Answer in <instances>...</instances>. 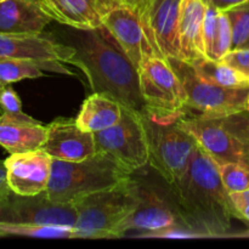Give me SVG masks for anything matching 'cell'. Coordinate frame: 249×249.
<instances>
[{
	"label": "cell",
	"instance_id": "23",
	"mask_svg": "<svg viewBox=\"0 0 249 249\" xmlns=\"http://www.w3.org/2000/svg\"><path fill=\"white\" fill-rule=\"evenodd\" d=\"M29 236L46 238H84L83 233L71 226H39L0 221V237Z\"/></svg>",
	"mask_w": 249,
	"mask_h": 249
},
{
	"label": "cell",
	"instance_id": "24",
	"mask_svg": "<svg viewBox=\"0 0 249 249\" xmlns=\"http://www.w3.org/2000/svg\"><path fill=\"white\" fill-rule=\"evenodd\" d=\"M48 71L41 63L21 58L1 57L0 56V85H11L22 79H34L44 75Z\"/></svg>",
	"mask_w": 249,
	"mask_h": 249
},
{
	"label": "cell",
	"instance_id": "6",
	"mask_svg": "<svg viewBox=\"0 0 249 249\" xmlns=\"http://www.w3.org/2000/svg\"><path fill=\"white\" fill-rule=\"evenodd\" d=\"M138 71L147 118L167 123L186 116V91L167 57L150 56Z\"/></svg>",
	"mask_w": 249,
	"mask_h": 249
},
{
	"label": "cell",
	"instance_id": "7",
	"mask_svg": "<svg viewBox=\"0 0 249 249\" xmlns=\"http://www.w3.org/2000/svg\"><path fill=\"white\" fill-rule=\"evenodd\" d=\"M181 80L187 96V111L197 116L221 117L247 109L249 88H224L208 82L190 62L167 57Z\"/></svg>",
	"mask_w": 249,
	"mask_h": 249
},
{
	"label": "cell",
	"instance_id": "35",
	"mask_svg": "<svg viewBox=\"0 0 249 249\" xmlns=\"http://www.w3.org/2000/svg\"><path fill=\"white\" fill-rule=\"evenodd\" d=\"M231 237H243V238H249V229L246 231H242V232H238V233H232Z\"/></svg>",
	"mask_w": 249,
	"mask_h": 249
},
{
	"label": "cell",
	"instance_id": "4",
	"mask_svg": "<svg viewBox=\"0 0 249 249\" xmlns=\"http://www.w3.org/2000/svg\"><path fill=\"white\" fill-rule=\"evenodd\" d=\"M77 209L74 228L84 238L121 237V228L138 206V180L126 181L73 202Z\"/></svg>",
	"mask_w": 249,
	"mask_h": 249
},
{
	"label": "cell",
	"instance_id": "39",
	"mask_svg": "<svg viewBox=\"0 0 249 249\" xmlns=\"http://www.w3.org/2000/svg\"><path fill=\"white\" fill-rule=\"evenodd\" d=\"M0 88H1V85H0Z\"/></svg>",
	"mask_w": 249,
	"mask_h": 249
},
{
	"label": "cell",
	"instance_id": "22",
	"mask_svg": "<svg viewBox=\"0 0 249 249\" xmlns=\"http://www.w3.org/2000/svg\"><path fill=\"white\" fill-rule=\"evenodd\" d=\"M190 63L202 78L219 87L249 88V77L223 61L201 56Z\"/></svg>",
	"mask_w": 249,
	"mask_h": 249
},
{
	"label": "cell",
	"instance_id": "31",
	"mask_svg": "<svg viewBox=\"0 0 249 249\" xmlns=\"http://www.w3.org/2000/svg\"><path fill=\"white\" fill-rule=\"evenodd\" d=\"M230 199L235 212V218L249 225V189L240 192H231Z\"/></svg>",
	"mask_w": 249,
	"mask_h": 249
},
{
	"label": "cell",
	"instance_id": "14",
	"mask_svg": "<svg viewBox=\"0 0 249 249\" xmlns=\"http://www.w3.org/2000/svg\"><path fill=\"white\" fill-rule=\"evenodd\" d=\"M53 160L41 148L10 155L4 162L7 182L12 192L19 196H34L46 191Z\"/></svg>",
	"mask_w": 249,
	"mask_h": 249
},
{
	"label": "cell",
	"instance_id": "27",
	"mask_svg": "<svg viewBox=\"0 0 249 249\" xmlns=\"http://www.w3.org/2000/svg\"><path fill=\"white\" fill-rule=\"evenodd\" d=\"M230 50H232V31L229 17L224 10L219 9L218 29H216L215 44H214L213 60H221Z\"/></svg>",
	"mask_w": 249,
	"mask_h": 249
},
{
	"label": "cell",
	"instance_id": "34",
	"mask_svg": "<svg viewBox=\"0 0 249 249\" xmlns=\"http://www.w3.org/2000/svg\"><path fill=\"white\" fill-rule=\"evenodd\" d=\"M123 1L125 2V4L133 6L134 9L138 10L139 15H140L141 12H142V10H143V7H145V4L147 0H123Z\"/></svg>",
	"mask_w": 249,
	"mask_h": 249
},
{
	"label": "cell",
	"instance_id": "12",
	"mask_svg": "<svg viewBox=\"0 0 249 249\" xmlns=\"http://www.w3.org/2000/svg\"><path fill=\"white\" fill-rule=\"evenodd\" d=\"M77 209L74 203H61L48 197L45 191L34 196H11L0 206V221L39 226L74 228Z\"/></svg>",
	"mask_w": 249,
	"mask_h": 249
},
{
	"label": "cell",
	"instance_id": "16",
	"mask_svg": "<svg viewBox=\"0 0 249 249\" xmlns=\"http://www.w3.org/2000/svg\"><path fill=\"white\" fill-rule=\"evenodd\" d=\"M45 143L41 150L53 160L79 162L97 152L95 134L78 126L73 118L60 117L46 125Z\"/></svg>",
	"mask_w": 249,
	"mask_h": 249
},
{
	"label": "cell",
	"instance_id": "37",
	"mask_svg": "<svg viewBox=\"0 0 249 249\" xmlns=\"http://www.w3.org/2000/svg\"><path fill=\"white\" fill-rule=\"evenodd\" d=\"M246 48H249V41H248V44H247V46H246Z\"/></svg>",
	"mask_w": 249,
	"mask_h": 249
},
{
	"label": "cell",
	"instance_id": "13",
	"mask_svg": "<svg viewBox=\"0 0 249 249\" xmlns=\"http://www.w3.org/2000/svg\"><path fill=\"white\" fill-rule=\"evenodd\" d=\"M102 27L136 68L140 67L143 60L157 55L146 34L138 10L130 5L122 4L112 9L102 18Z\"/></svg>",
	"mask_w": 249,
	"mask_h": 249
},
{
	"label": "cell",
	"instance_id": "1",
	"mask_svg": "<svg viewBox=\"0 0 249 249\" xmlns=\"http://www.w3.org/2000/svg\"><path fill=\"white\" fill-rule=\"evenodd\" d=\"M168 186L182 223L199 238L232 236L235 212L230 194L216 163L201 146H197L185 174Z\"/></svg>",
	"mask_w": 249,
	"mask_h": 249
},
{
	"label": "cell",
	"instance_id": "28",
	"mask_svg": "<svg viewBox=\"0 0 249 249\" xmlns=\"http://www.w3.org/2000/svg\"><path fill=\"white\" fill-rule=\"evenodd\" d=\"M218 7L208 4V9L206 12V18L203 24V43H204V55L212 58L215 44L216 29H218Z\"/></svg>",
	"mask_w": 249,
	"mask_h": 249
},
{
	"label": "cell",
	"instance_id": "38",
	"mask_svg": "<svg viewBox=\"0 0 249 249\" xmlns=\"http://www.w3.org/2000/svg\"><path fill=\"white\" fill-rule=\"evenodd\" d=\"M1 1H4V0H0V2H1Z\"/></svg>",
	"mask_w": 249,
	"mask_h": 249
},
{
	"label": "cell",
	"instance_id": "18",
	"mask_svg": "<svg viewBox=\"0 0 249 249\" xmlns=\"http://www.w3.org/2000/svg\"><path fill=\"white\" fill-rule=\"evenodd\" d=\"M208 2L206 0H181L178 17L179 58L192 62L204 55L203 24Z\"/></svg>",
	"mask_w": 249,
	"mask_h": 249
},
{
	"label": "cell",
	"instance_id": "5",
	"mask_svg": "<svg viewBox=\"0 0 249 249\" xmlns=\"http://www.w3.org/2000/svg\"><path fill=\"white\" fill-rule=\"evenodd\" d=\"M179 124L216 164L225 162L249 163V111L221 117L186 116Z\"/></svg>",
	"mask_w": 249,
	"mask_h": 249
},
{
	"label": "cell",
	"instance_id": "32",
	"mask_svg": "<svg viewBox=\"0 0 249 249\" xmlns=\"http://www.w3.org/2000/svg\"><path fill=\"white\" fill-rule=\"evenodd\" d=\"M12 190L10 189L9 182H7L6 167H5L4 160H0V206L11 196Z\"/></svg>",
	"mask_w": 249,
	"mask_h": 249
},
{
	"label": "cell",
	"instance_id": "21",
	"mask_svg": "<svg viewBox=\"0 0 249 249\" xmlns=\"http://www.w3.org/2000/svg\"><path fill=\"white\" fill-rule=\"evenodd\" d=\"M122 108L123 106L114 97L104 92H92L83 102L75 122L83 130L99 133L121 121Z\"/></svg>",
	"mask_w": 249,
	"mask_h": 249
},
{
	"label": "cell",
	"instance_id": "9",
	"mask_svg": "<svg viewBox=\"0 0 249 249\" xmlns=\"http://www.w3.org/2000/svg\"><path fill=\"white\" fill-rule=\"evenodd\" d=\"M150 141L148 164L168 185L174 184L185 174L192 160L196 139L179 124V119L160 123L146 118Z\"/></svg>",
	"mask_w": 249,
	"mask_h": 249
},
{
	"label": "cell",
	"instance_id": "25",
	"mask_svg": "<svg viewBox=\"0 0 249 249\" xmlns=\"http://www.w3.org/2000/svg\"><path fill=\"white\" fill-rule=\"evenodd\" d=\"M224 11L232 31V50L246 48L249 41V1L233 5Z\"/></svg>",
	"mask_w": 249,
	"mask_h": 249
},
{
	"label": "cell",
	"instance_id": "8",
	"mask_svg": "<svg viewBox=\"0 0 249 249\" xmlns=\"http://www.w3.org/2000/svg\"><path fill=\"white\" fill-rule=\"evenodd\" d=\"M147 117L123 106L116 125L95 133L97 152L112 156L129 174L141 169L150 160Z\"/></svg>",
	"mask_w": 249,
	"mask_h": 249
},
{
	"label": "cell",
	"instance_id": "15",
	"mask_svg": "<svg viewBox=\"0 0 249 249\" xmlns=\"http://www.w3.org/2000/svg\"><path fill=\"white\" fill-rule=\"evenodd\" d=\"M181 0H147L140 14L146 34L156 53L179 58L178 17Z\"/></svg>",
	"mask_w": 249,
	"mask_h": 249
},
{
	"label": "cell",
	"instance_id": "10",
	"mask_svg": "<svg viewBox=\"0 0 249 249\" xmlns=\"http://www.w3.org/2000/svg\"><path fill=\"white\" fill-rule=\"evenodd\" d=\"M177 226H185V224L180 218L169 189L165 192L160 191L153 185L138 180V206L122 225L121 237L128 231L140 232L136 235L138 237H151Z\"/></svg>",
	"mask_w": 249,
	"mask_h": 249
},
{
	"label": "cell",
	"instance_id": "2",
	"mask_svg": "<svg viewBox=\"0 0 249 249\" xmlns=\"http://www.w3.org/2000/svg\"><path fill=\"white\" fill-rule=\"evenodd\" d=\"M75 55L70 65L77 66L87 77L92 92L114 97L122 106L146 114L139 71L104 27L75 29Z\"/></svg>",
	"mask_w": 249,
	"mask_h": 249
},
{
	"label": "cell",
	"instance_id": "33",
	"mask_svg": "<svg viewBox=\"0 0 249 249\" xmlns=\"http://www.w3.org/2000/svg\"><path fill=\"white\" fill-rule=\"evenodd\" d=\"M206 1L208 2V4L213 5V6L218 7V9L225 10V9H228V7L233 6V5L249 1V0H206Z\"/></svg>",
	"mask_w": 249,
	"mask_h": 249
},
{
	"label": "cell",
	"instance_id": "19",
	"mask_svg": "<svg viewBox=\"0 0 249 249\" xmlns=\"http://www.w3.org/2000/svg\"><path fill=\"white\" fill-rule=\"evenodd\" d=\"M46 134V126L28 114H0V146L10 155L39 150L45 143Z\"/></svg>",
	"mask_w": 249,
	"mask_h": 249
},
{
	"label": "cell",
	"instance_id": "11",
	"mask_svg": "<svg viewBox=\"0 0 249 249\" xmlns=\"http://www.w3.org/2000/svg\"><path fill=\"white\" fill-rule=\"evenodd\" d=\"M75 49L55 40L49 34L0 33V56L41 63L49 72L74 74L65 63L74 57Z\"/></svg>",
	"mask_w": 249,
	"mask_h": 249
},
{
	"label": "cell",
	"instance_id": "29",
	"mask_svg": "<svg viewBox=\"0 0 249 249\" xmlns=\"http://www.w3.org/2000/svg\"><path fill=\"white\" fill-rule=\"evenodd\" d=\"M0 113L18 116L24 113L22 111V102L17 92L11 85H4L0 88Z\"/></svg>",
	"mask_w": 249,
	"mask_h": 249
},
{
	"label": "cell",
	"instance_id": "30",
	"mask_svg": "<svg viewBox=\"0 0 249 249\" xmlns=\"http://www.w3.org/2000/svg\"><path fill=\"white\" fill-rule=\"evenodd\" d=\"M220 61L249 77V48L230 50Z\"/></svg>",
	"mask_w": 249,
	"mask_h": 249
},
{
	"label": "cell",
	"instance_id": "36",
	"mask_svg": "<svg viewBox=\"0 0 249 249\" xmlns=\"http://www.w3.org/2000/svg\"><path fill=\"white\" fill-rule=\"evenodd\" d=\"M247 109L249 111V96H248V104H247Z\"/></svg>",
	"mask_w": 249,
	"mask_h": 249
},
{
	"label": "cell",
	"instance_id": "3",
	"mask_svg": "<svg viewBox=\"0 0 249 249\" xmlns=\"http://www.w3.org/2000/svg\"><path fill=\"white\" fill-rule=\"evenodd\" d=\"M130 178L131 174L105 152H96L79 162L53 160L45 194L55 202L73 203L88 195L117 186Z\"/></svg>",
	"mask_w": 249,
	"mask_h": 249
},
{
	"label": "cell",
	"instance_id": "20",
	"mask_svg": "<svg viewBox=\"0 0 249 249\" xmlns=\"http://www.w3.org/2000/svg\"><path fill=\"white\" fill-rule=\"evenodd\" d=\"M53 21L40 0H4L0 2V33L38 34Z\"/></svg>",
	"mask_w": 249,
	"mask_h": 249
},
{
	"label": "cell",
	"instance_id": "26",
	"mask_svg": "<svg viewBox=\"0 0 249 249\" xmlns=\"http://www.w3.org/2000/svg\"><path fill=\"white\" fill-rule=\"evenodd\" d=\"M216 165L221 181L229 194L249 189V163L238 160V162L220 163Z\"/></svg>",
	"mask_w": 249,
	"mask_h": 249
},
{
	"label": "cell",
	"instance_id": "17",
	"mask_svg": "<svg viewBox=\"0 0 249 249\" xmlns=\"http://www.w3.org/2000/svg\"><path fill=\"white\" fill-rule=\"evenodd\" d=\"M53 21L73 29H97L112 9L125 4L123 0H40Z\"/></svg>",
	"mask_w": 249,
	"mask_h": 249
}]
</instances>
